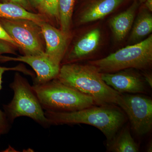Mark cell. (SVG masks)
<instances>
[{
	"mask_svg": "<svg viewBox=\"0 0 152 152\" xmlns=\"http://www.w3.org/2000/svg\"><path fill=\"white\" fill-rule=\"evenodd\" d=\"M75 0H59L58 18L61 31L69 36Z\"/></svg>",
	"mask_w": 152,
	"mask_h": 152,
	"instance_id": "17",
	"label": "cell"
},
{
	"mask_svg": "<svg viewBox=\"0 0 152 152\" xmlns=\"http://www.w3.org/2000/svg\"><path fill=\"white\" fill-rule=\"evenodd\" d=\"M21 62L27 64L36 74L34 84H39L56 79L59 73L60 64L45 53L37 55H24L16 57L0 56V61Z\"/></svg>",
	"mask_w": 152,
	"mask_h": 152,
	"instance_id": "8",
	"label": "cell"
},
{
	"mask_svg": "<svg viewBox=\"0 0 152 152\" xmlns=\"http://www.w3.org/2000/svg\"><path fill=\"white\" fill-rule=\"evenodd\" d=\"M0 18L27 19L38 24L46 21L45 16L34 13L21 6L11 3L0 2Z\"/></svg>",
	"mask_w": 152,
	"mask_h": 152,
	"instance_id": "14",
	"label": "cell"
},
{
	"mask_svg": "<svg viewBox=\"0 0 152 152\" xmlns=\"http://www.w3.org/2000/svg\"><path fill=\"white\" fill-rule=\"evenodd\" d=\"M57 80L64 84L92 98L102 106L117 104L121 93L105 83L99 72L91 65L69 63L60 68Z\"/></svg>",
	"mask_w": 152,
	"mask_h": 152,
	"instance_id": "1",
	"label": "cell"
},
{
	"mask_svg": "<svg viewBox=\"0 0 152 152\" xmlns=\"http://www.w3.org/2000/svg\"><path fill=\"white\" fill-rule=\"evenodd\" d=\"M1 2L11 3L21 6L27 10H31V4L30 0H1Z\"/></svg>",
	"mask_w": 152,
	"mask_h": 152,
	"instance_id": "21",
	"label": "cell"
},
{
	"mask_svg": "<svg viewBox=\"0 0 152 152\" xmlns=\"http://www.w3.org/2000/svg\"><path fill=\"white\" fill-rule=\"evenodd\" d=\"M0 39L6 42L10 43L14 46L19 48L18 44L9 35L6 30L0 24Z\"/></svg>",
	"mask_w": 152,
	"mask_h": 152,
	"instance_id": "22",
	"label": "cell"
},
{
	"mask_svg": "<svg viewBox=\"0 0 152 152\" xmlns=\"http://www.w3.org/2000/svg\"><path fill=\"white\" fill-rule=\"evenodd\" d=\"M144 3L145 4L146 8L148 10L152 11V0H145Z\"/></svg>",
	"mask_w": 152,
	"mask_h": 152,
	"instance_id": "24",
	"label": "cell"
},
{
	"mask_svg": "<svg viewBox=\"0 0 152 152\" xmlns=\"http://www.w3.org/2000/svg\"><path fill=\"white\" fill-rule=\"evenodd\" d=\"M103 80L118 92L141 93L145 88L142 81L137 76L126 72L101 73Z\"/></svg>",
	"mask_w": 152,
	"mask_h": 152,
	"instance_id": "10",
	"label": "cell"
},
{
	"mask_svg": "<svg viewBox=\"0 0 152 152\" xmlns=\"http://www.w3.org/2000/svg\"><path fill=\"white\" fill-rule=\"evenodd\" d=\"M13 45L10 43L0 39V56L3 54H15V51Z\"/></svg>",
	"mask_w": 152,
	"mask_h": 152,
	"instance_id": "20",
	"label": "cell"
},
{
	"mask_svg": "<svg viewBox=\"0 0 152 152\" xmlns=\"http://www.w3.org/2000/svg\"><path fill=\"white\" fill-rule=\"evenodd\" d=\"M30 1L32 5L41 10L43 0H30Z\"/></svg>",
	"mask_w": 152,
	"mask_h": 152,
	"instance_id": "23",
	"label": "cell"
},
{
	"mask_svg": "<svg viewBox=\"0 0 152 152\" xmlns=\"http://www.w3.org/2000/svg\"><path fill=\"white\" fill-rule=\"evenodd\" d=\"M32 87L45 111H75L94 106L92 98L63 84L56 78Z\"/></svg>",
	"mask_w": 152,
	"mask_h": 152,
	"instance_id": "3",
	"label": "cell"
},
{
	"mask_svg": "<svg viewBox=\"0 0 152 152\" xmlns=\"http://www.w3.org/2000/svg\"><path fill=\"white\" fill-rule=\"evenodd\" d=\"M110 151L115 152H139V147L131 135L129 128L123 129L109 144Z\"/></svg>",
	"mask_w": 152,
	"mask_h": 152,
	"instance_id": "15",
	"label": "cell"
},
{
	"mask_svg": "<svg viewBox=\"0 0 152 152\" xmlns=\"http://www.w3.org/2000/svg\"><path fill=\"white\" fill-rule=\"evenodd\" d=\"M8 71H19L29 75L32 76L33 75L31 71L28 70L24 66L21 65L14 67L0 66V91L2 88L3 74L5 72ZM11 126V124L7 118L4 112H3L0 110V137L2 135L8 133L10 129Z\"/></svg>",
	"mask_w": 152,
	"mask_h": 152,
	"instance_id": "18",
	"label": "cell"
},
{
	"mask_svg": "<svg viewBox=\"0 0 152 152\" xmlns=\"http://www.w3.org/2000/svg\"><path fill=\"white\" fill-rule=\"evenodd\" d=\"M139 4L135 1L124 12L116 16L110 21V26L117 40L124 39L132 26Z\"/></svg>",
	"mask_w": 152,
	"mask_h": 152,
	"instance_id": "13",
	"label": "cell"
},
{
	"mask_svg": "<svg viewBox=\"0 0 152 152\" xmlns=\"http://www.w3.org/2000/svg\"><path fill=\"white\" fill-rule=\"evenodd\" d=\"M152 61V35L132 45L128 46L89 64L100 73H113L129 68L144 69Z\"/></svg>",
	"mask_w": 152,
	"mask_h": 152,
	"instance_id": "5",
	"label": "cell"
},
{
	"mask_svg": "<svg viewBox=\"0 0 152 152\" xmlns=\"http://www.w3.org/2000/svg\"><path fill=\"white\" fill-rule=\"evenodd\" d=\"M125 0H95L82 14L80 22L86 23L99 20L117 8Z\"/></svg>",
	"mask_w": 152,
	"mask_h": 152,
	"instance_id": "12",
	"label": "cell"
},
{
	"mask_svg": "<svg viewBox=\"0 0 152 152\" xmlns=\"http://www.w3.org/2000/svg\"><path fill=\"white\" fill-rule=\"evenodd\" d=\"M126 114L133 130L138 134L149 132L152 126V100L140 95L121 94L117 102Z\"/></svg>",
	"mask_w": 152,
	"mask_h": 152,
	"instance_id": "7",
	"label": "cell"
},
{
	"mask_svg": "<svg viewBox=\"0 0 152 152\" xmlns=\"http://www.w3.org/2000/svg\"><path fill=\"white\" fill-rule=\"evenodd\" d=\"M100 39L101 31L99 29H94L87 33L75 45L68 55V62L66 64L82 59L93 53L99 46Z\"/></svg>",
	"mask_w": 152,
	"mask_h": 152,
	"instance_id": "11",
	"label": "cell"
},
{
	"mask_svg": "<svg viewBox=\"0 0 152 152\" xmlns=\"http://www.w3.org/2000/svg\"><path fill=\"white\" fill-rule=\"evenodd\" d=\"M51 125L85 124L98 128L110 142L124 122V115L113 107L107 106L89 107L70 112L45 111Z\"/></svg>",
	"mask_w": 152,
	"mask_h": 152,
	"instance_id": "2",
	"label": "cell"
},
{
	"mask_svg": "<svg viewBox=\"0 0 152 152\" xmlns=\"http://www.w3.org/2000/svg\"><path fill=\"white\" fill-rule=\"evenodd\" d=\"M45 42V53L55 61L61 64L67 46L68 35L46 21L39 24Z\"/></svg>",
	"mask_w": 152,
	"mask_h": 152,
	"instance_id": "9",
	"label": "cell"
},
{
	"mask_svg": "<svg viewBox=\"0 0 152 152\" xmlns=\"http://www.w3.org/2000/svg\"><path fill=\"white\" fill-rule=\"evenodd\" d=\"M0 24L18 44L24 55L45 53L43 36L37 22L27 19L0 18Z\"/></svg>",
	"mask_w": 152,
	"mask_h": 152,
	"instance_id": "6",
	"label": "cell"
},
{
	"mask_svg": "<svg viewBox=\"0 0 152 152\" xmlns=\"http://www.w3.org/2000/svg\"><path fill=\"white\" fill-rule=\"evenodd\" d=\"M59 0H43L41 10L50 17L58 18Z\"/></svg>",
	"mask_w": 152,
	"mask_h": 152,
	"instance_id": "19",
	"label": "cell"
},
{
	"mask_svg": "<svg viewBox=\"0 0 152 152\" xmlns=\"http://www.w3.org/2000/svg\"><path fill=\"white\" fill-rule=\"evenodd\" d=\"M10 87L13 91V98L3 108L11 124L17 118L27 117L44 128L51 126L35 91L26 79L16 73Z\"/></svg>",
	"mask_w": 152,
	"mask_h": 152,
	"instance_id": "4",
	"label": "cell"
},
{
	"mask_svg": "<svg viewBox=\"0 0 152 152\" xmlns=\"http://www.w3.org/2000/svg\"><path fill=\"white\" fill-rule=\"evenodd\" d=\"M152 31V15L147 12H144L136 21L130 39L131 41L139 40L149 34Z\"/></svg>",
	"mask_w": 152,
	"mask_h": 152,
	"instance_id": "16",
	"label": "cell"
},
{
	"mask_svg": "<svg viewBox=\"0 0 152 152\" xmlns=\"http://www.w3.org/2000/svg\"><path fill=\"white\" fill-rule=\"evenodd\" d=\"M138 1H140L141 2H144L145 0H138Z\"/></svg>",
	"mask_w": 152,
	"mask_h": 152,
	"instance_id": "26",
	"label": "cell"
},
{
	"mask_svg": "<svg viewBox=\"0 0 152 152\" xmlns=\"http://www.w3.org/2000/svg\"><path fill=\"white\" fill-rule=\"evenodd\" d=\"M145 80L150 86L152 87V80L151 76L150 75H146L145 76Z\"/></svg>",
	"mask_w": 152,
	"mask_h": 152,
	"instance_id": "25",
	"label": "cell"
}]
</instances>
